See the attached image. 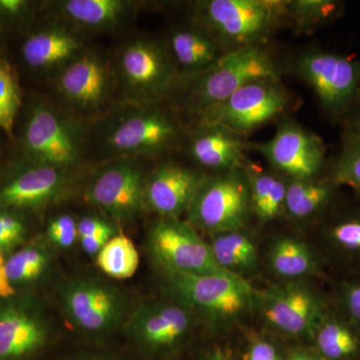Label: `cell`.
<instances>
[{"mask_svg": "<svg viewBox=\"0 0 360 360\" xmlns=\"http://www.w3.org/2000/svg\"><path fill=\"white\" fill-rule=\"evenodd\" d=\"M96 264L111 278H130L139 269V251L127 236L116 234L96 255Z\"/></svg>", "mask_w": 360, "mask_h": 360, "instance_id": "f546056e", "label": "cell"}, {"mask_svg": "<svg viewBox=\"0 0 360 360\" xmlns=\"http://www.w3.org/2000/svg\"><path fill=\"white\" fill-rule=\"evenodd\" d=\"M78 239L94 236H116L115 227L98 217H82L77 222Z\"/></svg>", "mask_w": 360, "mask_h": 360, "instance_id": "f35d334b", "label": "cell"}, {"mask_svg": "<svg viewBox=\"0 0 360 360\" xmlns=\"http://www.w3.org/2000/svg\"><path fill=\"white\" fill-rule=\"evenodd\" d=\"M179 134L176 122L160 111H142L125 116L108 135L117 153H153L167 148Z\"/></svg>", "mask_w": 360, "mask_h": 360, "instance_id": "9a60e30c", "label": "cell"}, {"mask_svg": "<svg viewBox=\"0 0 360 360\" xmlns=\"http://www.w3.org/2000/svg\"><path fill=\"white\" fill-rule=\"evenodd\" d=\"M288 103V91L279 80H260L201 111V124L220 127L239 136L274 120Z\"/></svg>", "mask_w": 360, "mask_h": 360, "instance_id": "52a82bcc", "label": "cell"}, {"mask_svg": "<svg viewBox=\"0 0 360 360\" xmlns=\"http://www.w3.org/2000/svg\"><path fill=\"white\" fill-rule=\"evenodd\" d=\"M122 71L132 89L146 96L165 94L174 84V73L160 47L136 41L122 52Z\"/></svg>", "mask_w": 360, "mask_h": 360, "instance_id": "e0dca14e", "label": "cell"}, {"mask_svg": "<svg viewBox=\"0 0 360 360\" xmlns=\"http://www.w3.org/2000/svg\"><path fill=\"white\" fill-rule=\"evenodd\" d=\"M243 170L248 179L252 215L262 224H269L284 217L288 179L264 172L248 160Z\"/></svg>", "mask_w": 360, "mask_h": 360, "instance_id": "d4e9b609", "label": "cell"}, {"mask_svg": "<svg viewBox=\"0 0 360 360\" xmlns=\"http://www.w3.org/2000/svg\"><path fill=\"white\" fill-rule=\"evenodd\" d=\"M338 188L326 177L288 179L284 217L300 224L314 221L328 210Z\"/></svg>", "mask_w": 360, "mask_h": 360, "instance_id": "cb8c5ba5", "label": "cell"}, {"mask_svg": "<svg viewBox=\"0 0 360 360\" xmlns=\"http://www.w3.org/2000/svg\"><path fill=\"white\" fill-rule=\"evenodd\" d=\"M79 47L70 33L60 30H44L28 37L22 47L23 58L32 68H46L70 58Z\"/></svg>", "mask_w": 360, "mask_h": 360, "instance_id": "83f0119b", "label": "cell"}, {"mask_svg": "<svg viewBox=\"0 0 360 360\" xmlns=\"http://www.w3.org/2000/svg\"><path fill=\"white\" fill-rule=\"evenodd\" d=\"M328 307L311 281H276L258 290L253 312L267 333L297 345H310Z\"/></svg>", "mask_w": 360, "mask_h": 360, "instance_id": "7a4b0ae2", "label": "cell"}, {"mask_svg": "<svg viewBox=\"0 0 360 360\" xmlns=\"http://www.w3.org/2000/svg\"><path fill=\"white\" fill-rule=\"evenodd\" d=\"M297 70L329 115L347 116L360 94V58L311 49L298 58Z\"/></svg>", "mask_w": 360, "mask_h": 360, "instance_id": "ba28073f", "label": "cell"}, {"mask_svg": "<svg viewBox=\"0 0 360 360\" xmlns=\"http://www.w3.org/2000/svg\"><path fill=\"white\" fill-rule=\"evenodd\" d=\"M53 248L47 239H39L9 255L4 269L14 290L16 286L33 285L49 276L56 262Z\"/></svg>", "mask_w": 360, "mask_h": 360, "instance_id": "484cf974", "label": "cell"}, {"mask_svg": "<svg viewBox=\"0 0 360 360\" xmlns=\"http://www.w3.org/2000/svg\"><path fill=\"white\" fill-rule=\"evenodd\" d=\"M25 146L40 165L65 169L77 160L75 137L65 122L49 108H35L26 124Z\"/></svg>", "mask_w": 360, "mask_h": 360, "instance_id": "5bb4252c", "label": "cell"}, {"mask_svg": "<svg viewBox=\"0 0 360 360\" xmlns=\"http://www.w3.org/2000/svg\"><path fill=\"white\" fill-rule=\"evenodd\" d=\"M288 360H328L310 345H296L288 348Z\"/></svg>", "mask_w": 360, "mask_h": 360, "instance_id": "60d3db41", "label": "cell"}, {"mask_svg": "<svg viewBox=\"0 0 360 360\" xmlns=\"http://www.w3.org/2000/svg\"><path fill=\"white\" fill-rule=\"evenodd\" d=\"M341 6L333 0H292L286 1V18L300 30H314L335 20Z\"/></svg>", "mask_w": 360, "mask_h": 360, "instance_id": "1f68e13d", "label": "cell"}, {"mask_svg": "<svg viewBox=\"0 0 360 360\" xmlns=\"http://www.w3.org/2000/svg\"><path fill=\"white\" fill-rule=\"evenodd\" d=\"M63 170L39 165L16 175L0 189L4 208H39L58 200L65 191Z\"/></svg>", "mask_w": 360, "mask_h": 360, "instance_id": "d6986e66", "label": "cell"}, {"mask_svg": "<svg viewBox=\"0 0 360 360\" xmlns=\"http://www.w3.org/2000/svg\"><path fill=\"white\" fill-rule=\"evenodd\" d=\"M46 239L54 248L70 250L78 239L77 220L68 214L54 217L47 225Z\"/></svg>", "mask_w": 360, "mask_h": 360, "instance_id": "8d00e7d4", "label": "cell"}, {"mask_svg": "<svg viewBox=\"0 0 360 360\" xmlns=\"http://www.w3.org/2000/svg\"><path fill=\"white\" fill-rule=\"evenodd\" d=\"M186 213L191 226L210 236L246 229L252 213L243 167L203 176Z\"/></svg>", "mask_w": 360, "mask_h": 360, "instance_id": "5b68a950", "label": "cell"}, {"mask_svg": "<svg viewBox=\"0 0 360 360\" xmlns=\"http://www.w3.org/2000/svg\"><path fill=\"white\" fill-rule=\"evenodd\" d=\"M326 177L338 187L348 186L360 194V141L345 144Z\"/></svg>", "mask_w": 360, "mask_h": 360, "instance_id": "d6a6232c", "label": "cell"}, {"mask_svg": "<svg viewBox=\"0 0 360 360\" xmlns=\"http://www.w3.org/2000/svg\"><path fill=\"white\" fill-rule=\"evenodd\" d=\"M172 49L177 63L194 72L212 68L224 53L210 35L195 30H179L172 37Z\"/></svg>", "mask_w": 360, "mask_h": 360, "instance_id": "f1b7e54d", "label": "cell"}, {"mask_svg": "<svg viewBox=\"0 0 360 360\" xmlns=\"http://www.w3.org/2000/svg\"><path fill=\"white\" fill-rule=\"evenodd\" d=\"M248 148L238 135L217 127H202L191 143V155L200 165L226 172L243 168Z\"/></svg>", "mask_w": 360, "mask_h": 360, "instance_id": "44dd1931", "label": "cell"}, {"mask_svg": "<svg viewBox=\"0 0 360 360\" xmlns=\"http://www.w3.org/2000/svg\"><path fill=\"white\" fill-rule=\"evenodd\" d=\"M250 148L288 179H319L326 165V146L321 137L295 122L283 123L270 141Z\"/></svg>", "mask_w": 360, "mask_h": 360, "instance_id": "8fae6325", "label": "cell"}, {"mask_svg": "<svg viewBox=\"0 0 360 360\" xmlns=\"http://www.w3.org/2000/svg\"><path fill=\"white\" fill-rule=\"evenodd\" d=\"M63 7L70 18L87 26L113 25L124 13V4L118 0H70Z\"/></svg>", "mask_w": 360, "mask_h": 360, "instance_id": "4dcf8cb0", "label": "cell"}, {"mask_svg": "<svg viewBox=\"0 0 360 360\" xmlns=\"http://www.w3.org/2000/svg\"><path fill=\"white\" fill-rule=\"evenodd\" d=\"M201 360H238L229 348L217 347L212 348Z\"/></svg>", "mask_w": 360, "mask_h": 360, "instance_id": "ee69618b", "label": "cell"}, {"mask_svg": "<svg viewBox=\"0 0 360 360\" xmlns=\"http://www.w3.org/2000/svg\"><path fill=\"white\" fill-rule=\"evenodd\" d=\"M264 259L277 281H311L323 272L321 253L304 239L290 234L272 239Z\"/></svg>", "mask_w": 360, "mask_h": 360, "instance_id": "ac0fdd59", "label": "cell"}, {"mask_svg": "<svg viewBox=\"0 0 360 360\" xmlns=\"http://www.w3.org/2000/svg\"><path fill=\"white\" fill-rule=\"evenodd\" d=\"M61 309L73 328L89 336H105L124 326L127 300L120 288L94 276L68 279L59 291Z\"/></svg>", "mask_w": 360, "mask_h": 360, "instance_id": "277c9868", "label": "cell"}, {"mask_svg": "<svg viewBox=\"0 0 360 360\" xmlns=\"http://www.w3.org/2000/svg\"><path fill=\"white\" fill-rule=\"evenodd\" d=\"M248 333L243 360H288V348L284 340L264 329Z\"/></svg>", "mask_w": 360, "mask_h": 360, "instance_id": "e575fe53", "label": "cell"}, {"mask_svg": "<svg viewBox=\"0 0 360 360\" xmlns=\"http://www.w3.org/2000/svg\"><path fill=\"white\" fill-rule=\"evenodd\" d=\"M310 345L328 360H360V331L333 304L324 312Z\"/></svg>", "mask_w": 360, "mask_h": 360, "instance_id": "603a6c76", "label": "cell"}, {"mask_svg": "<svg viewBox=\"0 0 360 360\" xmlns=\"http://www.w3.org/2000/svg\"><path fill=\"white\" fill-rule=\"evenodd\" d=\"M208 243L220 269L250 281L262 265V253L257 240L245 229L210 236Z\"/></svg>", "mask_w": 360, "mask_h": 360, "instance_id": "ffe728a7", "label": "cell"}, {"mask_svg": "<svg viewBox=\"0 0 360 360\" xmlns=\"http://www.w3.org/2000/svg\"><path fill=\"white\" fill-rule=\"evenodd\" d=\"M25 6V2L22 0H0V11L11 15L21 13Z\"/></svg>", "mask_w": 360, "mask_h": 360, "instance_id": "f6af8a7d", "label": "cell"}, {"mask_svg": "<svg viewBox=\"0 0 360 360\" xmlns=\"http://www.w3.org/2000/svg\"><path fill=\"white\" fill-rule=\"evenodd\" d=\"M347 116L345 144L350 143V142L360 141V94Z\"/></svg>", "mask_w": 360, "mask_h": 360, "instance_id": "ab89813d", "label": "cell"}, {"mask_svg": "<svg viewBox=\"0 0 360 360\" xmlns=\"http://www.w3.org/2000/svg\"><path fill=\"white\" fill-rule=\"evenodd\" d=\"M198 317L179 300H153L130 312L125 328L141 349L153 355L177 352L188 340Z\"/></svg>", "mask_w": 360, "mask_h": 360, "instance_id": "9c48e42d", "label": "cell"}, {"mask_svg": "<svg viewBox=\"0 0 360 360\" xmlns=\"http://www.w3.org/2000/svg\"><path fill=\"white\" fill-rule=\"evenodd\" d=\"M321 239L329 257L360 271V210L333 220L322 231Z\"/></svg>", "mask_w": 360, "mask_h": 360, "instance_id": "4316f807", "label": "cell"}, {"mask_svg": "<svg viewBox=\"0 0 360 360\" xmlns=\"http://www.w3.org/2000/svg\"><path fill=\"white\" fill-rule=\"evenodd\" d=\"M151 257L161 271L186 274L225 272L220 269L207 241L194 227L179 219L160 217L148 236Z\"/></svg>", "mask_w": 360, "mask_h": 360, "instance_id": "30bf717a", "label": "cell"}, {"mask_svg": "<svg viewBox=\"0 0 360 360\" xmlns=\"http://www.w3.org/2000/svg\"><path fill=\"white\" fill-rule=\"evenodd\" d=\"M63 94L77 105L96 106L108 94V75L99 59L85 56L73 61L60 77Z\"/></svg>", "mask_w": 360, "mask_h": 360, "instance_id": "7402d4cb", "label": "cell"}, {"mask_svg": "<svg viewBox=\"0 0 360 360\" xmlns=\"http://www.w3.org/2000/svg\"><path fill=\"white\" fill-rule=\"evenodd\" d=\"M162 274L174 298L213 330H229L255 310L258 288L240 277L227 272Z\"/></svg>", "mask_w": 360, "mask_h": 360, "instance_id": "6da1fadb", "label": "cell"}, {"mask_svg": "<svg viewBox=\"0 0 360 360\" xmlns=\"http://www.w3.org/2000/svg\"><path fill=\"white\" fill-rule=\"evenodd\" d=\"M4 262L6 260L4 259V257L0 253V298L13 296L14 291H15L9 283L8 279H7Z\"/></svg>", "mask_w": 360, "mask_h": 360, "instance_id": "7bdbcfd3", "label": "cell"}, {"mask_svg": "<svg viewBox=\"0 0 360 360\" xmlns=\"http://www.w3.org/2000/svg\"><path fill=\"white\" fill-rule=\"evenodd\" d=\"M333 305L360 331V276L348 277L336 285Z\"/></svg>", "mask_w": 360, "mask_h": 360, "instance_id": "d590c367", "label": "cell"}, {"mask_svg": "<svg viewBox=\"0 0 360 360\" xmlns=\"http://www.w3.org/2000/svg\"><path fill=\"white\" fill-rule=\"evenodd\" d=\"M146 181L141 168L122 161L97 175L85 198L116 219H132L146 208Z\"/></svg>", "mask_w": 360, "mask_h": 360, "instance_id": "7c38bea8", "label": "cell"}, {"mask_svg": "<svg viewBox=\"0 0 360 360\" xmlns=\"http://www.w3.org/2000/svg\"><path fill=\"white\" fill-rule=\"evenodd\" d=\"M26 227L14 213L0 212V253L13 250L25 240Z\"/></svg>", "mask_w": 360, "mask_h": 360, "instance_id": "74e56055", "label": "cell"}, {"mask_svg": "<svg viewBox=\"0 0 360 360\" xmlns=\"http://www.w3.org/2000/svg\"><path fill=\"white\" fill-rule=\"evenodd\" d=\"M20 94L13 73L0 63V129L13 134L14 122L20 110Z\"/></svg>", "mask_w": 360, "mask_h": 360, "instance_id": "836d02e7", "label": "cell"}, {"mask_svg": "<svg viewBox=\"0 0 360 360\" xmlns=\"http://www.w3.org/2000/svg\"><path fill=\"white\" fill-rule=\"evenodd\" d=\"M113 236H94L89 238H80V245L86 255L90 257H96L99 251L103 250V246L110 241Z\"/></svg>", "mask_w": 360, "mask_h": 360, "instance_id": "b9f144b4", "label": "cell"}, {"mask_svg": "<svg viewBox=\"0 0 360 360\" xmlns=\"http://www.w3.org/2000/svg\"><path fill=\"white\" fill-rule=\"evenodd\" d=\"M84 360H110V359H87Z\"/></svg>", "mask_w": 360, "mask_h": 360, "instance_id": "bcb514c9", "label": "cell"}, {"mask_svg": "<svg viewBox=\"0 0 360 360\" xmlns=\"http://www.w3.org/2000/svg\"><path fill=\"white\" fill-rule=\"evenodd\" d=\"M198 14L210 37L224 52L262 46L286 18V1L210 0Z\"/></svg>", "mask_w": 360, "mask_h": 360, "instance_id": "3957f363", "label": "cell"}, {"mask_svg": "<svg viewBox=\"0 0 360 360\" xmlns=\"http://www.w3.org/2000/svg\"><path fill=\"white\" fill-rule=\"evenodd\" d=\"M281 70L262 46L226 51L196 82L193 99L198 110L219 104L243 89L260 80H279Z\"/></svg>", "mask_w": 360, "mask_h": 360, "instance_id": "8992f818", "label": "cell"}, {"mask_svg": "<svg viewBox=\"0 0 360 360\" xmlns=\"http://www.w3.org/2000/svg\"><path fill=\"white\" fill-rule=\"evenodd\" d=\"M202 177L188 168L161 165L146 179V208L160 217L179 219L188 210Z\"/></svg>", "mask_w": 360, "mask_h": 360, "instance_id": "2e32d148", "label": "cell"}, {"mask_svg": "<svg viewBox=\"0 0 360 360\" xmlns=\"http://www.w3.org/2000/svg\"><path fill=\"white\" fill-rule=\"evenodd\" d=\"M49 338V322L37 305L11 296L0 298V360L32 356Z\"/></svg>", "mask_w": 360, "mask_h": 360, "instance_id": "4fadbf2b", "label": "cell"}]
</instances>
